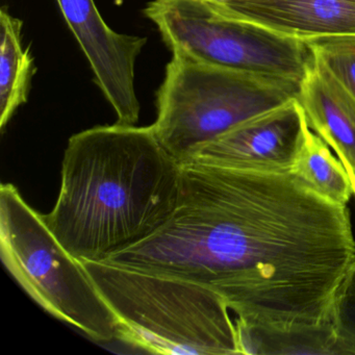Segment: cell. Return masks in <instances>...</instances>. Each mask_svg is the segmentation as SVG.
Segmentation results:
<instances>
[{"label": "cell", "instance_id": "obj_9", "mask_svg": "<svg viewBox=\"0 0 355 355\" xmlns=\"http://www.w3.org/2000/svg\"><path fill=\"white\" fill-rule=\"evenodd\" d=\"M216 8L232 17L303 40L355 35V0H241Z\"/></svg>", "mask_w": 355, "mask_h": 355}, {"label": "cell", "instance_id": "obj_8", "mask_svg": "<svg viewBox=\"0 0 355 355\" xmlns=\"http://www.w3.org/2000/svg\"><path fill=\"white\" fill-rule=\"evenodd\" d=\"M309 130L300 103L292 99L205 143L189 162L252 171L292 172Z\"/></svg>", "mask_w": 355, "mask_h": 355}, {"label": "cell", "instance_id": "obj_11", "mask_svg": "<svg viewBox=\"0 0 355 355\" xmlns=\"http://www.w3.org/2000/svg\"><path fill=\"white\" fill-rule=\"evenodd\" d=\"M24 21L5 8L0 11V128L26 103L36 73L35 59L22 45Z\"/></svg>", "mask_w": 355, "mask_h": 355}, {"label": "cell", "instance_id": "obj_6", "mask_svg": "<svg viewBox=\"0 0 355 355\" xmlns=\"http://www.w3.org/2000/svg\"><path fill=\"white\" fill-rule=\"evenodd\" d=\"M145 16L173 55L302 82L313 62L306 41L232 17L207 0H153Z\"/></svg>", "mask_w": 355, "mask_h": 355}, {"label": "cell", "instance_id": "obj_13", "mask_svg": "<svg viewBox=\"0 0 355 355\" xmlns=\"http://www.w3.org/2000/svg\"><path fill=\"white\" fill-rule=\"evenodd\" d=\"M331 150L309 128L292 172L320 196L347 205L353 195L352 182L344 164Z\"/></svg>", "mask_w": 355, "mask_h": 355}, {"label": "cell", "instance_id": "obj_2", "mask_svg": "<svg viewBox=\"0 0 355 355\" xmlns=\"http://www.w3.org/2000/svg\"><path fill=\"white\" fill-rule=\"evenodd\" d=\"M182 165L153 126H96L68 141L55 207L42 215L80 261H107L157 232L178 207Z\"/></svg>", "mask_w": 355, "mask_h": 355}, {"label": "cell", "instance_id": "obj_1", "mask_svg": "<svg viewBox=\"0 0 355 355\" xmlns=\"http://www.w3.org/2000/svg\"><path fill=\"white\" fill-rule=\"evenodd\" d=\"M354 259L347 205L293 172L189 162L171 217L107 261L211 286L236 321L284 331L328 323Z\"/></svg>", "mask_w": 355, "mask_h": 355}, {"label": "cell", "instance_id": "obj_16", "mask_svg": "<svg viewBox=\"0 0 355 355\" xmlns=\"http://www.w3.org/2000/svg\"><path fill=\"white\" fill-rule=\"evenodd\" d=\"M209 3H213L216 7H227V6L232 5V3H239L241 0H207Z\"/></svg>", "mask_w": 355, "mask_h": 355}, {"label": "cell", "instance_id": "obj_4", "mask_svg": "<svg viewBox=\"0 0 355 355\" xmlns=\"http://www.w3.org/2000/svg\"><path fill=\"white\" fill-rule=\"evenodd\" d=\"M300 85L173 55L157 91L153 130L184 165L199 147L236 124L297 98Z\"/></svg>", "mask_w": 355, "mask_h": 355}, {"label": "cell", "instance_id": "obj_5", "mask_svg": "<svg viewBox=\"0 0 355 355\" xmlns=\"http://www.w3.org/2000/svg\"><path fill=\"white\" fill-rule=\"evenodd\" d=\"M0 250L8 271L47 313L93 340L117 338V320L83 261L12 184L0 188Z\"/></svg>", "mask_w": 355, "mask_h": 355}, {"label": "cell", "instance_id": "obj_7", "mask_svg": "<svg viewBox=\"0 0 355 355\" xmlns=\"http://www.w3.org/2000/svg\"><path fill=\"white\" fill-rule=\"evenodd\" d=\"M57 3L90 64L95 83L117 115L116 123L136 125L141 111L135 85L136 63L147 38L112 30L101 17L94 0H57Z\"/></svg>", "mask_w": 355, "mask_h": 355}, {"label": "cell", "instance_id": "obj_14", "mask_svg": "<svg viewBox=\"0 0 355 355\" xmlns=\"http://www.w3.org/2000/svg\"><path fill=\"white\" fill-rule=\"evenodd\" d=\"M315 61L355 97V35L306 39Z\"/></svg>", "mask_w": 355, "mask_h": 355}, {"label": "cell", "instance_id": "obj_15", "mask_svg": "<svg viewBox=\"0 0 355 355\" xmlns=\"http://www.w3.org/2000/svg\"><path fill=\"white\" fill-rule=\"evenodd\" d=\"M328 322L338 355H355V259L338 284Z\"/></svg>", "mask_w": 355, "mask_h": 355}, {"label": "cell", "instance_id": "obj_3", "mask_svg": "<svg viewBox=\"0 0 355 355\" xmlns=\"http://www.w3.org/2000/svg\"><path fill=\"white\" fill-rule=\"evenodd\" d=\"M83 263L122 342L153 354H240L230 309L211 286L107 261Z\"/></svg>", "mask_w": 355, "mask_h": 355}, {"label": "cell", "instance_id": "obj_17", "mask_svg": "<svg viewBox=\"0 0 355 355\" xmlns=\"http://www.w3.org/2000/svg\"><path fill=\"white\" fill-rule=\"evenodd\" d=\"M345 168H346L347 172H348L349 176H350L351 182H352L353 195L355 196V169Z\"/></svg>", "mask_w": 355, "mask_h": 355}, {"label": "cell", "instance_id": "obj_12", "mask_svg": "<svg viewBox=\"0 0 355 355\" xmlns=\"http://www.w3.org/2000/svg\"><path fill=\"white\" fill-rule=\"evenodd\" d=\"M240 354L338 355L329 322L298 330H272L251 327L236 321Z\"/></svg>", "mask_w": 355, "mask_h": 355}, {"label": "cell", "instance_id": "obj_10", "mask_svg": "<svg viewBox=\"0 0 355 355\" xmlns=\"http://www.w3.org/2000/svg\"><path fill=\"white\" fill-rule=\"evenodd\" d=\"M297 101L309 128L329 145L345 167L355 169V97L313 58Z\"/></svg>", "mask_w": 355, "mask_h": 355}]
</instances>
